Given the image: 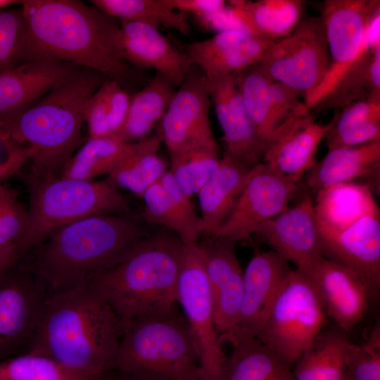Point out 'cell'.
Returning a JSON list of instances; mask_svg holds the SVG:
<instances>
[{
    "label": "cell",
    "instance_id": "cell-1",
    "mask_svg": "<svg viewBox=\"0 0 380 380\" xmlns=\"http://www.w3.org/2000/svg\"><path fill=\"white\" fill-rule=\"evenodd\" d=\"M28 61L49 60L123 83L140 77L123 57L117 19L78 0L21 1Z\"/></svg>",
    "mask_w": 380,
    "mask_h": 380
},
{
    "label": "cell",
    "instance_id": "cell-2",
    "mask_svg": "<svg viewBox=\"0 0 380 380\" xmlns=\"http://www.w3.org/2000/svg\"><path fill=\"white\" fill-rule=\"evenodd\" d=\"M122 323L89 284L49 293L39 326L23 353L49 357L99 375L115 367Z\"/></svg>",
    "mask_w": 380,
    "mask_h": 380
},
{
    "label": "cell",
    "instance_id": "cell-3",
    "mask_svg": "<svg viewBox=\"0 0 380 380\" xmlns=\"http://www.w3.org/2000/svg\"><path fill=\"white\" fill-rule=\"evenodd\" d=\"M155 230L133 214L91 216L53 233L27 265L48 293L72 289L118 264Z\"/></svg>",
    "mask_w": 380,
    "mask_h": 380
},
{
    "label": "cell",
    "instance_id": "cell-4",
    "mask_svg": "<svg viewBox=\"0 0 380 380\" xmlns=\"http://www.w3.org/2000/svg\"><path fill=\"white\" fill-rule=\"evenodd\" d=\"M106 78L81 68L26 110L3 122L11 137L25 144L30 173L58 177L83 141V110Z\"/></svg>",
    "mask_w": 380,
    "mask_h": 380
},
{
    "label": "cell",
    "instance_id": "cell-5",
    "mask_svg": "<svg viewBox=\"0 0 380 380\" xmlns=\"http://www.w3.org/2000/svg\"><path fill=\"white\" fill-rule=\"evenodd\" d=\"M184 243L161 227L87 284L108 302L122 324L166 311L177 303Z\"/></svg>",
    "mask_w": 380,
    "mask_h": 380
},
{
    "label": "cell",
    "instance_id": "cell-6",
    "mask_svg": "<svg viewBox=\"0 0 380 380\" xmlns=\"http://www.w3.org/2000/svg\"><path fill=\"white\" fill-rule=\"evenodd\" d=\"M114 368L153 380H202L198 345L175 306L122 324Z\"/></svg>",
    "mask_w": 380,
    "mask_h": 380
},
{
    "label": "cell",
    "instance_id": "cell-7",
    "mask_svg": "<svg viewBox=\"0 0 380 380\" xmlns=\"http://www.w3.org/2000/svg\"><path fill=\"white\" fill-rule=\"evenodd\" d=\"M28 225L18 245L23 257L60 229L101 215H132L126 198L108 178L84 180L58 177H27Z\"/></svg>",
    "mask_w": 380,
    "mask_h": 380
},
{
    "label": "cell",
    "instance_id": "cell-8",
    "mask_svg": "<svg viewBox=\"0 0 380 380\" xmlns=\"http://www.w3.org/2000/svg\"><path fill=\"white\" fill-rule=\"evenodd\" d=\"M330 68L304 103L313 110L372 46L380 43L379 0H326L322 15Z\"/></svg>",
    "mask_w": 380,
    "mask_h": 380
},
{
    "label": "cell",
    "instance_id": "cell-9",
    "mask_svg": "<svg viewBox=\"0 0 380 380\" xmlns=\"http://www.w3.org/2000/svg\"><path fill=\"white\" fill-rule=\"evenodd\" d=\"M326 318L310 281L291 269L255 338L293 367L324 329Z\"/></svg>",
    "mask_w": 380,
    "mask_h": 380
},
{
    "label": "cell",
    "instance_id": "cell-10",
    "mask_svg": "<svg viewBox=\"0 0 380 380\" xmlns=\"http://www.w3.org/2000/svg\"><path fill=\"white\" fill-rule=\"evenodd\" d=\"M330 56L321 17L307 16L258 63L271 80L295 90L305 103L323 82Z\"/></svg>",
    "mask_w": 380,
    "mask_h": 380
},
{
    "label": "cell",
    "instance_id": "cell-11",
    "mask_svg": "<svg viewBox=\"0 0 380 380\" xmlns=\"http://www.w3.org/2000/svg\"><path fill=\"white\" fill-rule=\"evenodd\" d=\"M177 302L199 347L201 379L219 380L226 355L216 330L213 300L197 242L184 245Z\"/></svg>",
    "mask_w": 380,
    "mask_h": 380
},
{
    "label": "cell",
    "instance_id": "cell-12",
    "mask_svg": "<svg viewBox=\"0 0 380 380\" xmlns=\"http://www.w3.org/2000/svg\"><path fill=\"white\" fill-rule=\"evenodd\" d=\"M16 265L0 273V361L25 351L49 294L27 265Z\"/></svg>",
    "mask_w": 380,
    "mask_h": 380
},
{
    "label": "cell",
    "instance_id": "cell-13",
    "mask_svg": "<svg viewBox=\"0 0 380 380\" xmlns=\"http://www.w3.org/2000/svg\"><path fill=\"white\" fill-rule=\"evenodd\" d=\"M210 105L205 79L193 65L159 122L158 134L170 156L201 149L220 151L209 119Z\"/></svg>",
    "mask_w": 380,
    "mask_h": 380
},
{
    "label": "cell",
    "instance_id": "cell-14",
    "mask_svg": "<svg viewBox=\"0 0 380 380\" xmlns=\"http://www.w3.org/2000/svg\"><path fill=\"white\" fill-rule=\"evenodd\" d=\"M298 189L264 163L251 168L246 183L230 213L211 236L236 242L248 239L265 222L289 207Z\"/></svg>",
    "mask_w": 380,
    "mask_h": 380
},
{
    "label": "cell",
    "instance_id": "cell-15",
    "mask_svg": "<svg viewBox=\"0 0 380 380\" xmlns=\"http://www.w3.org/2000/svg\"><path fill=\"white\" fill-rule=\"evenodd\" d=\"M203 236L197 243L213 300L216 330L222 343L233 346L243 289L236 242L224 236Z\"/></svg>",
    "mask_w": 380,
    "mask_h": 380
},
{
    "label": "cell",
    "instance_id": "cell-16",
    "mask_svg": "<svg viewBox=\"0 0 380 380\" xmlns=\"http://www.w3.org/2000/svg\"><path fill=\"white\" fill-rule=\"evenodd\" d=\"M296 270L310 281L336 326L348 332L364 319L372 301L366 284L353 270L324 257Z\"/></svg>",
    "mask_w": 380,
    "mask_h": 380
},
{
    "label": "cell",
    "instance_id": "cell-17",
    "mask_svg": "<svg viewBox=\"0 0 380 380\" xmlns=\"http://www.w3.org/2000/svg\"><path fill=\"white\" fill-rule=\"evenodd\" d=\"M324 258L355 272L372 302L380 294V213L369 214L336 232L319 230Z\"/></svg>",
    "mask_w": 380,
    "mask_h": 380
},
{
    "label": "cell",
    "instance_id": "cell-18",
    "mask_svg": "<svg viewBox=\"0 0 380 380\" xmlns=\"http://www.w3.org/2000/svg\"><path fill=\"white\" fill-rule=\"evenodd\" d=\"M291 268L272 250L257 252L243 270V289L234 343L255 338L265 325L279 289Z\"/></svg>",
    "mask_w": 380,
    "mask_h": 380
},
{
    "label": "cell",
    "instance_id": "cell-19",
    "mask_svg": "<svg viewBox=\"0 0 380 380\" xmlns=\"http://www.w3.org/2000/svg\"><path fill=\"white\" fill-rule=\"evenodd\" d=\"M254 234L293 262L296 269L324 257L314 201L310 195L262 224Z\"/></svg>",
    "mask_w": 380,
    "mask_h": 380
},
{
    "label": "cell",
    "instance_id": "cell-20",
    "mask_svg": "<svg viewBox=\"0 0 380 380\" xmlns=\"http://www.w3.org/2000/svg\"><path fill=\"white\" fill-rule=\"evenodd\" d=\"M274 42L256 34L231 30L186 45V53L207 82L235 75L258 63Z\"/></svg>",
    "mask_w": 380,
    "mask_h": 380
},
{
    "label": "cell",
    "instance_id": "cell-21",
    "mask_svg": "<svg viewBox=\"0 0 380 380\" xmlns=\"http://www.w3.org/2000/svg\"><path fill=\"white\" fill-rule=\"evenodd\" d=\"M315 119V115L309 113L284 123L268 142L262 163L299 184L317 163L315 153L332 125L331 120L322 124Z\"/></svg>",
    "mask_w": 380,
    "mask_h": 380
},
{
    "label": "cell",
    "instance_id": "cell-22",
    "mask_svg": "<svg viewBox=\"0 0 380 380\" xmlns=\"http://www.w3.org/2000/svg\"><path fill=\"white\" fill-rule=\"evenodd\" d=\"M235 75L206 82V85L223 132L224 152L252 168L262 162L266 146L248 116Z\"/></svg>",
    "mask_w": 380,
    "mask_h": 380
},
{
    "label": "cell",
    "instance_id": "cell-23",
    "mask_svg": "<svg viewBox=\"0 0 380 380\" xmlns=\"http://www.w3.org/2000/svg\"><path fill=\"white\" fill-rule=\"evenodd\" d=\"M121 47L124 59L137 68H152L175 87L184 81L193 64L186 53L175 49L158 28L137 21H122Z\"/></svg>",
    "mask_w": 380,
    "mask_h": 380
},
{
    "label": "cell",
    "instance_id": "cell-24",
    "mask_svg": "<svg viewBox=\"0 0 380 380\" xmlns=\"http://www.w3.org/2000/svg\"><path fill=\"white\" fill-rule=\"evenodd\" d=\"M80 68L65 63L34 60L0 74V121L26 110Z\"/></svg>",
    "mask_w": 380,
    "mask_h": 380
},
{
    "label": "cell",
    "instance_id": "cell-25",
    "mask_svg": "<svg viewBox=\"0 0 380 380\" xmlns=\"http://www.w3.org/2000/svg\"><path fill=\"white\" fill-rule=\"evenodd\" d=\"M144 209L139 217L146 223L173 232L184 244L198 242L204 234L202 219L191 197L179 187L168 170L143 194Z\"/></svg>",
    "mask_w": 380,
    "mask_h": 380
},
{
    "label": "cell",
    "instance_id": "cell-26",
    "mask_svg": "<svg viewBox=\"0 0 380 380\" xmlns=\"http://www.w3.org/2000/svg\"><path fill=\"white\" fill-rule=\"evenodd\" d=\"M251 170L229 153H224L215 173L196 194L201 210L203 235H213L227 217L246 183Z\"/></svg>",
    "mask_w": 380,
    "mask_h": 380
},
{
    "label": "cell",
    "instance_id": "cell-27",
    "mask_svg": "<svg viewBox=\"0 0 380 380\" xmlns=\"http://www.w3.org/2000/svg\"><path fill=\"white\" fill-rule=\"evenodd\" d=\"M315 210L319 230L340 231L365 215L379 212L373 193L357 182L329 185L316 193Z\"/></svg>",
    "mask_w": 380,
    "mask_h": 380
},
{
    "label": "cell",
    "instance_id": "cell-28",
    "mask_svg": "<svg viewBox=\"0 0 380 380\" xmlns=\"http://www.w3.org/2000/svg\"><path fill=\"white\" fill-rule=\"evenodd\" d=\"M380 166V140L356 146L328 150L303 176L306 187L316 194L334 184L355 182Z\"/></svg>",
    "mask_w": 380,
    "mask_h": 380
},
{
    "label": "cell",
    "instance_id": "cell-29",
    "mask_svg": "<svg viewBox=\"0 0 380 380\" xmlns=\"http://www.w3.org/2000/svg\"><path fill=\"white\" fill-rule=\"evenodd\" d=\"M162 142L158 134L130 143L107 178L119 189H125L141 198L146 189L168 170L166 162L158 155Z\"/></svg>",
    "mask_w": 380,
    "mask_h": 380
},
{
    "label": "cell",
    "instance_id": "cell-30",
    "mask_svg": "<svg viewBox=\"0 0 380 380\" xmlns=\"http://www.w3.org/2000/svg\"><path fill=\"white\" fill-rule=\"evenodd\" d=\"M219 380H293L292 366L256 338L233 347Z\"/></svg>",
    "mask_w": 380,
    "mask_h": 380
},
{
    "label": "cell",
    "instance_id": "cell-31",
    "mask_svg": "<svg viewBox=\"0 0 380 380\" xmlns=\"http://www.w3.org/2000/svg\"><path fill=\"white\" fill-rule=\"evenodd\" d=\"M175 87L167 77L156 72L141 89L131 96L125 121L115 139L134 143L146 138L165 114Z\"/></svg>",
    "mask_w": 380,
    "mask_h": 380
},
{
    "label": "cell",
    "instance_id": "cell-32",
    "mask_svg": "<svg viewBox=\"0 0 380 380\" xmlns=\"http://www.w3.org/2000/svg\"><path fill=\"white\" fill-rule=\"evenodd\" d=\"M350 339L338 327L323 329L292 367L293 380H343Z\"/></svg>",
    "mask_w": 380,
    "mask_h": 380
},
{
    "label": "cell",
    "instance_id": "cell-33",
    "mask_svg": "<svg viewBox=\"0 0 380 380\" xmlns=\"http://www.w3.org/2000/svg\"><path fill=\"white\" fill-rule=\"evenodd\" d=\"M370 97L380 98V43L369 47L311 111L320 113L330 108L336 111Z\"/></svg>",
    "mask_w": 380,
    "mask_h": 380
},
{
    "label": "cell",
    "instance_id": "cell-34",
    "mask_svg": "<svg viewBox=\"0 0 380 380\" xmlns=\"http://www.w3.org/2000/svg\"><path fill=\"white\" fill-rule=\"evenodd\" d=\"M239 9L251 31L274 42L289 36L303 18L301 0L229 1Z\"/></svg>",
    "mask_w": 380,
    "mask_h": 380
},
{
    "label": "cell",
    "instance_id": "cell-35",
    "mask_svg": "<svg viewBox=\"0 0 380 380\" xmlns=\"http://www.w3.org/2000/svg\"><path fill=\"white\" fill-rule=\"evenodd\" d=\"M235 78L248 116L267 147L277 129L270 101L271 80L258 63L237 73Z\"/></svg>",
    "mask_w": 380,
    "mask_h": 380
},
{
    "label": "cell",
    "instance_id": "cell-36",
    "mask_svg": "<svg viewBox=\"0 0 380 380\" xmlns=\"http://www.w3.org/2000/svg\"><path fill=\"white\" fill-rule=\"evenodd\" d=\"M101 11L122 21H137L158 28L164 25L188 35V15L167 6L165 0H91Z\"/></svg>",
    "mask_w": 380,
    "mask_h": 380
},
{
    "label": "cell",
    "instance_id": "cell-37",
    "mask_svg": "<svg viewBox=\"0 0 380 380\" xmlns=\"http://www.w3.org/2000/svg\"><path fill=\"white\" fill-rule=\"evenodd\" d=\"M129 144L114 137H88L69 159L60 176L93 180L103 175H108Z\"/></svg>",
    "mask_w": 380,
    "mask_h": 380
},
{
    "label": "cell",
    "instance_id": "cell-38",
    "mask_svg": "<svg viewBox=\"0 0 380 380\" xmlns=\"http://www.w3.org/2000/svg\"><path fill=\"white\" fill-rule=\"evenodd\" d=\"M98 376L39 355L23 353L0 361V380H96Z\"/></svg>",
    "mask_w": 380,
    "mask_h": 380
},
{
    "label": "cell",
    "instance_id": "cell-39",
    "mask_svg": "<svg viewBox=\"0 0 380 380\" xmlns=\"http://www.w3.org/2000/svg\"><path fill=\"white\" fill-rule=\"evenodd\" d=\"M219 152L201 149L170 156L169 170L188 196L196 194L215 173L220 163Z\"/></svg>",
    "mask_w": 380,
    "mask_h": 380
},
{
    "label": "cell",
    "instance_id": "cell-40",
    "mask_svg": "<svg viewBox=\"0 0 380 380\" xmlns=\"http://www.w3.org/2000/svg\"><path fill=\"white\" fill-rule=\"evenodd\" d=\"M27 37L21 6L0 10V74L29 61Z\"/></svg>",
    "mask_w": 380,
    "mask_h": 380
},
{
    "label": "cell",
    "instance_id": "cell-41",
    "mask_svg": "<svg viewBox=\"0 0 380 380\" xmlns=\"http://www.w3.org/2000/svg\"><path fill=\"white\" fill-rule=\"evenodd\" d=\"M343 380H380V322L376 319L365 340L350 341L345 357Z\"/></svg>",
    "mask_w": 380,
    "mask_h": 380
},
{
    "label": "cell",
    "instance_id": "cell-42",
    "mask_svg": "<svg viewBox=\"0 0 380 380\" xmlns=\"http://www.w3.org/2000/svg\"><path fill=\"white\" fill-rule=\"evenodd\" d=\"M27 225V210L13 190L0 183V246H18Z\"/></svg>",
    "mask_w": 380,
    "mask_h": 380
},
{
    "label": "cell",
    "instance_id": "cell-43",
    "mask_svg": "<svg viewBox=\"0 0 380 380\" xmlns=\"http://www.w3.org/2000/svg\"><path fill=\"white\" fill-rule=\"evenodd\" d=\"M331 122L324 139L380 122V98L370 97L352 102L336 110Z\"/></svg>",
    "mask_w": 380,
    "mask_h": 380
},
{
    "label": "cell",
    "instance_id": "cell-44",
    "mask_svg": "<svg viewBox=\"0 0 380 380\" xmlns=\"http://www.w3.org/2000/svg\"><path fill=\"white\" fill-rule=\"evenodd\" d=\"M270 95L277 129L291 118L310 113L299 94L282 83L271 80Z\"/></svg>",
    "mask_w": 380,
    "mask_h": 380
},
{
    "label": "cell",
    "instance_id": "cell-45",
    "mask_svg": "<svg viewBox=\"0 0 380 380\" xmlns=\"http://www.w3.org/2000/svg\"><path fill=\"white\" fill-rule=\"evenodd\" d=\"M101 87L107 103L110 137L115 138L125 121L131 96L120 84L114 80L106 79Z\"/></svg>",
    "mask_w": 380,
    "mask_h": 380
},
{
    "label": "cell",
    "instance_id": "cell-46",
    "mask_svg": "<svg viewBox=\"0 0 380 380\" xmlns=\"http://www.w3.org/2000/svg\"><path fill=\"white\" fill-rule=\"evenodd\" d=\"M83 118L88 137H110L107 103L101 84L86 102Z\"/></svg>",
    "mask_w": 380,
    "mask_h": 380
},
{
    "label": "cell",
    "instance_id": "cell-47",
    "mask_svg": "<svg viewBox=\"0 0 380 380\" xmlns=\"http://www.w3.org/2000/svg\"><path fill=\"white\" fill-rule=\"evenodd\" d=\"M29 160L25 146L14 140L0 121V183Z\"/></svg>",
    "mask_w": 380,
    "mask_h": 380
},
{
    "label": "cell",
    "instance_id": "cell-48",
    "mask_svg": "<svg viewBox=\"0 0 380 380\" xmlns=\"http://www.w3.org/2000/svg\"><path fill=\"white\" fill-rule=\"evenodd\" d=\"M173 10L192 14L195 18H202L224 9L227 5L223 0H165Z\"/></svg>",
    "mask_w": 380,
    "mask_h": 380
},
{
    "label": "cell",
    "instance_id": "cell-49",
    "mask_svg": "<svg viewBox=\"0 0 380 380\" xmlns=\"http://www.w3.org/2000/svg\"><path fill=\"white\" fill-rule=\"evenodd\" d=\"M22 257L16 245L0 246V273L16 265Z\"/></svg>",
    "mask_w": 380,
    "mask_h": 380
},
{
    "label": "cell",
    "instance_id": "cell-50",
    "mask_svg": "<svg viewBox=\"0 0 380 380\" xmlns=\"http://www.w3.org/2000/svg\"><path fill=\"white\" fill-rule=\"evenodd\" d=\"M96 380H153L132 374L127 373L117 368L109 369L100 375Z\"/></svg>",
    "mask_w": 380,
    "mask_h": 380
}]
</instances>
